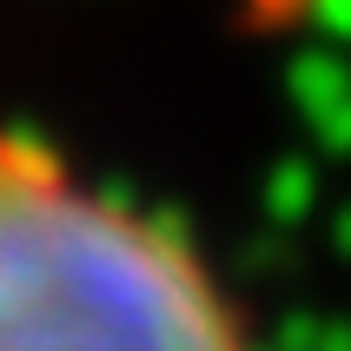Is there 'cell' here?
<instances>
[{"label": "cell", "instance_id": "6da1fadb", "mask_svg": "<svg viewBox=\"0 0 351 351\" xmlns=\"http://www.w3.org/2000/svg\"><path fill=\"white\" fill-rule=\"evenodd\" d=\"M0 351H245L199 258L0 133Z\"/></svg>", "mask_w": 351, "mask_h": 351}]
</instances>
